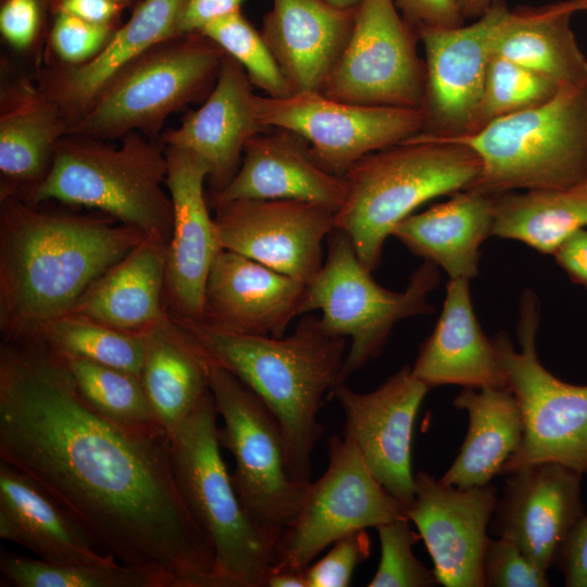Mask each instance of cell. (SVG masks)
<instances>
[{
    "mask_svg": "<svg viewBox=\"0 0 587 587\" xmlns=\"http://www.w3.org/2000/svg\"><path fill=\"white\" fill-rule=\"evenodd\" d=\"M327 457L326 471L310 482L275 549L273 567L305 571L319 553L345 535L405 516L403 507L374 477L353 444L334 435Z\"/></svg>",
    "mask_w": 587,
    "mask_h": 587,
    "instance_id": "obj_12",
    "label": "cell"
},
{
    "mask_svg": "<svg viewBox=\"0 0 587 587\" xmlns=\"http://www.w3.org/2000/svg\"><path fill=\"white\" fill-rule=\"evenodd\" d=\"M0 172L13 185L37 184L48 172L68 123L38 86L21 78L1 90Z\"/></svg>",
    "mask_w": 587,
    "mask_h": 587,
    "instance_id": "obj_32",
    "label": "cell"
},
{
    "mask_svg": "<svg viewBox=\"0 0 587 587\" xmlns=\"http://www.w3.org/2000/svg\"><path fill=\"white\" fill-rule=\"evenodd\" d=\"M167 245L160 235L147 234L88 288L70 313L136 334L167 320Z\"/></svg>",
    "mask_w": 587,
    "mask_h": 587,
    "instance_id": "obj_27",
    "label": "cell"
},
{
    "mask_svg": "<svg viewBox=\"0 0 587 587\" xmlns=\"http://www.w3.org/2000/svg\"><path fill=\"white\" fill-rule=\"evenodd\" d=\"M165 187L173 204L165 304L172 319L200 323L208 277L222 249L204 193L209 168L198 155L180 148L165 147Z\"/></svg>",
    "mask_w": 587,
    "mask_h": 587,
    "instance_id": "obj_18",
    "label": "cell"
},
{
    "mask_svg": "<svg viewBox=\"0 0 587 587\" xmlns=\"http://www.w3.org/2000/svg\"><path fill=\"white\" fill-rule=\"evenodd\" d=\"M559 87L549 78L510 60L492 55L471 133L494 120L549 100Z\"/></svg>",
    "mask_w": 587,
    "mask_h": 587,
    "instance_id": "obj_39",
    "label": "cell"
},
{
    "mask_svg": "<svg viewBox=\"0 0 587 587\" xmlns=\"http://www.w3.org/2000/svg\"><path fill=\"white\" fill-rule=\"evenodd\" d=\"M428 389L404 365L373 391L355 392L345 382L330 390L345 413L344 438L355 446L374 477L404 510L416 491L411 442Z\"/></svg>",
    "mask_w": 587,
    "mask_h": 587,
    "instance_id": "obj_17",
    "label": "cell"
},
{
    "mask_svg": "<svg viewBox=\"0 0 587 587\" xmlns=\"http://www.w3.org/2000/svg\"><path fill=\"white\" fill-rule=\"evenodd\" d=\"M265 587H307L305 571L271 567Z\"/></svg>",
    "mask_w": 587,
    "mask_h": 587,
    "instance_id": "obj_50",
    "label": "cell"
},
{
    "mask_svg": "<svg viewBox=\"0 0 587 587\" xmlns=\"http://www.w3.org/2000/svg\"><path fill=\"white\" fill-rule=\"evenodd\" d=\"M184 2L140 0L96 57L78 65H59L42 75L39 87L60 107L68 128L123 68L177 36L175 25Z\"/></svg>",
    "mask_w": 587,
    "mask_h": 587,
    "instance_id": "obj_25",
    "label": "cell"
},
{
    "mask_svg": "<svg viewBox=\"0 0 587 587\" xmlns=\"http://www.w3.org/2000/svg\"><path fill=\"white\" fill-rule=\"evenodd\" d=\"M587 227V180L559 189L508 191L495 197L491 236L551 254Z\"/></svg>",
    "mask_w": 587,
    "mask_h": 587,
    "instance_id": "obj_34",
    "label": "cell"
},
{
    "mask_svg": "<svg viewBox=\"0 0 587 587\" xmlns=\"http://www.w3.org/2000/svg\"><path fill=\"white\" fill-rule=\"evenodd\" d=\"M553 257L572 282L587 289V229L570 237Z\"/></svg>",
    "mask_w": 587,
    "mask_h": 587,
    "instance_id": "obj_48",
    "label": "cell"
},
{
    "mask_svg": "<svg viewBox=\"0 0 587 587\" xmlns=\"http://www.w3.org/2000/svg\"><path fill=\"white\" fill-rule=\"evenodd\" d=\"M224 55L199 32L168 38L107 84L67 134L112 140L136 132L159 139L168 115L207 98Z\"/></svg>",
    "mask_w": 587,
    "mask_h": 587,
    "instance_id": "obj_8",
    "label": "cell"
},
{
    "mask_svg": "<svg viewBox=\"0 0 587 587\" xmlns=\"http://www.w3.org/2000/svg\"><path fill=\"white\" fill-rule=\"evenodd\" d=\"M140 378L158 423L170 435L209 390L208 359L168 316L145 333Z\"/></svg>",
    "mask_w": 587,
    "mask_h": 587,
    "instance_id": "obj_33",
    "label": "cell"
},
{
    "mask_svg": "<svg viewBox=\"0 0 587 587\" xmlns=\"http://www.w3.org/2000/svg\"><path fill=\"white\" fill-rule=\"evenodd\" d=\"M61 358L83 399L103 417L129 429L164 430L139 375L82 358Z\"/></svg>",
    "mask_w": 587,
    "mask_h": 587,
    "instance_id": "obj_36",
    "label": "cell"
},
{
    "mask_svg": "<svg viewBox=\"0 0 587 587\" xmlns=\"http://www.w3.org/2000/svg\"><path fill=\"white\" fill-rule=\"evenodd\" d=\"M199 33L235 59L245 68L253 86L266 96L286 98L294 93L261 32L253 27L241 10L207 24Z\"/></svg>",
    "mask_w": 587,
    "mask_h": 587,
    "instance_id": "obj_38",
    "label": "cell"
},
{
    "mask_svg": "<svg viewBox=\"0 0 587 587\" xmlns=\"http://www.w3.org/2000/svg\"><path fill=\"white\" fill-rule=\"evenodd\" d=\"M121 139L122 143L113 147L85 136H63L48 172L29 188L28 199L98 209L170 241L173 204L163 188L165 146L136 132Z\"/></svg>",
    "mask_w": 587,
    "mask_h": 587,
    "instance_id": "obj_5",
    "label": "cell"
},
{
    "mask_svg": "<svg viewBox=\"0 0 587 587\" xmlns=\"http://www.w3.org/2000/svg\"><path fill=\"white\" fill-rule=\"evenodd\" d=\"M360 261L344 230L327 237V257L307 284L304 314L321 310V322L332 335L350 338L340 383L377 357L397 322L430 313L428 295L439 283V270L425 261L411 275L403 291L378 285Z\"/></svg>",
    "mask_w": 587,
    "mask_h": 587,
    "instance_id": "obj_10",
    "label": "cell"
},
{
    "mask_svg": "<svg viewBox=\"0 0 587 587\" xmlns=\"http://www.w3.org/2000/svg\"><path fill=\"white\" fill-rule=\"evenodd\" d=\"M25 345H41L60 357L82 358L140 376L145 333L120 330L68 313L45 323L34 341Z\"/></svg>",
    "mask_w": 587,
    "mask_h": 587,
    "instance_id": "obj_35",
    "label": "cell"
},
{
    "mask_svg": "<svg viewBox=\"0 0 587 587\" xmlns=\"http://www.w3.org/2000/svg\"><path fill=\"white\" fill-rule=\"evenodd\" d=\"M124 9L114 0H61L53 13H68L95 24H115Z\"/></svg>",
    "mask_w": 587,
    "mask_h": 587,
    "instance_id": "obj_49",
    "label": "cell"
},
{
    "mask_svg": "<svg viewBox=\"0 0 587 587\" xmlns=\"http://www.w3.org/2000/svg\"><path fill=\"white\" fill-rule=\"evenodd\" d=\"M539 325L537 296L522 294L516 336L520 350L505 332L492 342L505 385L521 409L524 433L521 447L500 474L534 463L557 462L587 473V385H573L551 374L536 352Z\"/></svg>",
    "mask_w": 587,
    "mask_h": 587,
    "instance_id": "obj_11",
    "label": "cell"
},
{
    "mask_svg": "<svg viewBox=\"0 0 587 587\" xmlns=\"http://www.w3.org/2000/svg\"><path fill=\"white\" fill-rule=\"evenodd\" d=\"M416 491L405 516L417 527L445 587H484L482 560L498 500L492 484L460 489L430 474L415 475Z\"/></svg>",
    "mask_w": 587,
    "mask_h": 587,
    "instance_id": "obj_19",
    "label": "cell"
},
{
    "mask_svg": "<svg viewBox=\"0 0 587 587\" xmlns=\"http://www.w3.org/2000/svg\"><path fill=\"white\" fill-rule=\"evenodd\" d=\"M339 10H355L361 0H323Z\"/></svg>",
    "mask_w": 587,
    "mask_h": 587,
    "instance_id": "obj_52",
    "label": "cell"
},
{
    "mask_svg": "<svg viewBox=\"0 0 587 587\" xmlns=\"http://www.w3.org/2000/svg\"><path fill=\"white\" fill-rule=\"evenodd\" d=\"M484 587H548L547 572L511 540L488 537L482 560Z\"/></svg>",
    "mask_w": 587,
    "mask_h": 587,
    "instance_id": "obj_41",
    "label": "cell"
},
{
    "mask_svg": "<svg viewBox=\"0 0 587 587\" xmlns=\"http://www.w3.org/2000/svg\"><path fill=\"white\" fill-rule=\"evenodd\" d=\"M347 191L346 178L321 167L302 136L271 127L247 142L237 173L223 189L210 192L209 202L216 208L237 200L292 199L336 213Z\"/></svg>",
    "mask_w": 587,
    "mask_h": 587,
    "instance_id": "obj_23",
    "label": "cell"
},
{
    "mask_svg": "<svg viewBox=\"0 0 587 587\" xmlns=\"http://www.w3.org/2000/svg\"><path fill=\"white\" fill-rule=\"evenodd\" d=\"M217 240L272 270L309 284L323 261L335 212L302 200H237L214 208Z\"/></svg>",
    "mask_w": 587,
    "mask_h": 587,
    "instance_id": "obj_16",
    "label": "cell"
},
{
    "mask_svg": "<svg viewBox=\"0 0 587 587\" xmlns=\"http://www.w3.org/2000/svg\"><path fill=\"white\" fill-rule=\"evenodd\" d=\"M480 161L467 146L420 133L359 160L345 175L348 191L335 228L350 237L374 271L392 228L426 201L467 189Z\"/></svg>",
    "mask_w": 587,
    "mask_h": 587,
    "instance_id": "obj_4",
    "label": "cell"
},
{
    "mask_svg": "<svg viewBox=\"0 0 587 587\" xmlns=\"http://www.w3.org/2000/svg\"><path fill=\"white\" fill-rule=\"evenodd\" d=\"M495 197L464 189L421 213H412L391 230L410 251L442 268L449 278L478 275L479 249L491 236Z\"/></svg>",
    "mask_w": 587,
    "mask_h": 587,
    "instance_id": "obj_29",
    "label": "cell"
},
{
    "mask_svg": "<svg viewBox=\"0 0 587 587\" xmlns=\"http://www.w3.org/2000/svg\"><path fill=\"white\" fill-rule=\"evenodd\" d=\"M566 587H587V515L571 528L561 545L554 564Z\"/></svg>",
    "mask_w": 587,
    "mask_h": 587,
    "instance_id": "obj_45",
    "label": "cell"
},
{
    "mask_svg": "<svg viewBox=\"0 0 587 587\" xmlns=\"http://www.w3.org/2000/svg\"><path fill=\"white\" fill-rule=\"evenodd\" d=\"M0 323L4 344L34 341L147 235L105 218L41 212L2 197Z\"/></svg>",
    "mask_w": 587,
    "mask_h": 587,
    "instance_id": "obj_2",
    "label": "cell"
},
{
    "mask_svg": "<svg viewBox=\"0 0 587 587\" xmlns=\"http://www.w3.org/2000/svg\"><path fill=\"white\" fill-rule=\"evenodd\" d=\"M208 359V358H207ZM208 384L224 427L221 447L234 457L237 496L273 552L298 513L309 483L289 471L282 428L264 402L237 376L208 359Z\"/></svg>",
    "mask_w": 587,
    "mask_h": 587,
    "instance_id": "obj_9",
    "label": "cell"
},
{
    "mask_svg": "<svg viewBox=\"0 0 587 587\" xmlns=\"http://www.w3.org/2000/svg\"><path fill=\"white\" fill-rule=\"evenodd\" d=\"M371 542L365 529L345 535L328 553L305 569L307 587H347L354 569L370 555Z\"/></svg>",
    "mask_w": 587,
    "mask_h": 587,
    "instance_id": "obj_43",
    "label": "cell"
},
{
    "mask_svg": "<svg viewBox=\"0 0 587 587\" xmlns=\"http://www.w3.org/2000/svg\"><path fill=\"white\" fill-rule=\"evenodd\" d=\"M0 460L151 587H213L214 551L179 489L168 434L103 417L41 345L1 346Z\"/></svg>",
    "mask_w": 587,
    "mask_h": 587,
    "instance_id": "obj_1",
    "label": "cell"
},
{
    "mask_svg": "<svg viewBox=\"0 0 587 587\" xmlns=\"http://www.w3.org/2000/svg\"><path fill=\"white\" fill-rule=\"evenodd\" d=\"M210 389L168 437L184 499L214 551L213 587H265L274 552L235 490L221 454Z\"/></svg>",
    "mask_w": 587,
    "mask_h": 587,
    "instance_id": "obj_7",
    "label": "cell"
},
{
    "mask_svg": "<svg viewBox=\"0 0 587 587\" xmlns=\"http://www.w3.org/2000/svg\"><path fill=\"white\" fill-rule=\"evenodd\" d=\"M305 290L307 284L222 248L208 277L200 323L279 338L304 314Z\"/></svg>",
    "mask_w": 587,
    "mask_h": 587,
    "instance_id": "obj_21",
    "label": "cell"
},
{
    "mask_svg": "<svg viewBox=\"0 0 587 587\" xmlns=\"http://www.w3.org/2000/svg\"><path fill=\"white\" fill-rule=\"evenodd\" d=\"M257 104L266 127L302 136L316 163L340 177L363 157L413 137L424 127L421 109L354 104L316 91L286 98L258 95Z\"/></svg>",
    "mask_w": 587,
    "mask_h": 587,
    "instance_id": "obj_14",
    "label": "cell"
},
{
    "mask_svg": "<svg viewBox=\"0 0 587 587\" xmlns=\"http://www.w3.org/2000/svg\"><path fill=\"white\" fill-rule=\"evenodd\" d=\"M4 582L16 587H151L139 572L115 560L103 563H53L2 550Z\"/></svg>",
    "mask_w": 587,
    "mask_h": 587,
    "instance_id": "obj_37",
    "label": "cell"
},
{
    "mask_svg": "<svg viewBox=\"0 0 587 587\" xmlns=\"http://www.w3.org/2000/svg\"><path fill=\"white\" fill-rule=\"evenodd\" d=\"M42 0H4L0 9V32L16 49L28 48L40 29Z\"/></svg>",
    "mask_w": 587,
    "mask_h": 587,
    "instance_id": "obj_44",
    "label": "cell"
},
{
    "mask_svg": "<svg viewBox=\"0 0 587 587\" xmlns=\"http://www.w3.org/2000/svg\"><path fill=\"white\" fill-rule=\"evenodd\" d=\"M508 9L503 0H494L470 25L416 29L425 51L421 133L454 137L472 132L494 55L495 34Z\"/></svg>",
    "mask_w": 587,
    "mask_h": 587,
    "instance_id": "obj_15",
    "label": "cell"
},
{
    "mask_svg": "<svg viewBox=\"0 0 587 587\" xmlns=\"http://www.w3.org/2000/svg\"><path fill=\"white\" fill-rule=\"evenodd\" d=\"M0 537L53 563H103L96 546L65 510L24 472L0 462Z\"/></svg>",
    "mask_w": 587,
    "mask_h": 587,
    "instance_id": "obj_28",
    "label": "cell"
},
{
    "mask_svg": "<svg viewBox=\"0 0 587 587\" xmlns=\"http://www.w3.org/2000/svg\"><path fill=\"white\" fill-rule=\"evenodd\" d=\"M115 29V24H95L58 12L50 32V45L63 65H78L96 57Z\"/></svg>",
    "mask_w": 587,
    "mask_h": 587,
    "instance_id": "obj_42",
    "label": "cell"
},
{
    "mask_svg": "<svg viewBox=\"0 0 587 587\" xmlns=\"http://www.w3.org/2000/svg\"><path fill=\"white\" fill-rule=\"evenodd\" d=\"M407 516L376 527L380 542V560L370 587H432L438 584L434 571L428 570L413 553L417 540Z\"/></svg>",
    "mask_w": 587,
    "mask_h": 587,
    "instance_id": "obj_40",
    "label": "cell"
},
{
    "mask_svg": "<svg viewBox=\"0 0 587 587\" xmlns=\"http://www.w3.org/2000/svg\"><path fill=\"white\" fill-rule=\"evenodd\" d=\"M172 320L264 402L282 428L291 476L311 482L312 453L323 433L317 416L326 394L340 383L347 338L327 333L321 317L309 313L279 338Z\"/></svg>",
    "mask_w": 587,
    "mask_h": 587,
    "instance_id": "obj_3",
    "label": "cell"
},
{
    "mask_svg": "<svg viewBox=\"0 0 587 587\" xmlns=\"http://www.w3.org/2000/svg\"><path fill=\"white\" fill-rule=\"evenodd\" d=\"M583 473L557 462L522 466L509 474L489 529L513 541L548 572L574 524L584 515Z\"/></svg>",
    "mask_w": 587,
    "mask_h": 587,
    "instance_id": "obj_20",
    "label": "cell"
},
{
    "mask_svg": "<svg viewBox=\"0 0 587 587\" xmlns=\"http://www.w3.org/2000/svg\"><path fill=\"white\" fill-rule=\"evenodd\" d=\"M453 405L466 411L469 428L439 480L460 489L489 484L521 447L524 425L519 403L508 387H483L463 388Z\"/></svg>",
    "mask_w": 587,
    "mask_h": 587,
    "instance_id": "obj_31",
    "label": "cell"
},
{
    "mask_svg": "<svg viewBox=\"0 0 587 587\" xmlns=\"http://www.w3.org/2000/svg\"><path fill=\"white\" fill-rule=\"evenodd\" d=\"M437 138L463 143L478 157L471 189L496 196L577 185L587 180V83L562 85L549 100L473 133Z\"/></svg>",
    "mask_w": 587,
    "mask_h": 587,
    "instance_id": "obj_6",
    "label": "cell"
},
{
    "mask_svg": "<svg viewBox=\"0 0 587 587\" xmlns=\"http://www.w3.org/2000/svg\"><path fill=\"white\" fill-rule=\"evenodd\" d=\"M494 0H455L458 9L465 20L479 17ZM587 7V0H577Z\"/></svg>",
    "mask_w": 587,
    "mask_h": 587,
    "instance_id": "obj_51",
    "label": "cell"
},
{
    "mask_svg": "<svg viewBox=\"0 0 587 587\" xmlns=\"http://www.w3.org/2000/svg\"><path fill=\"white\" fill-rule=\"evenodd\" d=\"M411 370L429 388L507 387L492 339L475 315L469 279L449 278L441 313Z\"/></svg>",
    "mask_w": 587,
    "mask_h": 587,
    "instance_id": "obj_26",
    "label": "cell"
},
{
    "mask_svg": "<svg viewBox=\"0 0 587 587\" xmlns=\"http://www.w3.org/2000/svg\"><path fill=\"white\" fill-rule=\"evenodd\" d=\"M585 10L577 0L508 9L497 27L492 53L559 86L586 84L587 59L571 27L572 15Z\"/></svg>",
    "mask_w": 587,
    "mask_h": 587,
    "instance_id": "obj_30",
    "label": "cell"
},
{
    "mask_svg": "<svg viewBox=\"0 0 587 587\" xmlns=\"http://www.w3.org/2000/svg\"><path fill=\"white\" fill-rule=\"evenodd\" d=\"M355 10L323 0H272L261 34L294 93L321 92L353 29Z\"/></svg>",
    "mask_w": 587,
    "mask_h": 587,
    "instance_id": "obj_24",
    "label": "cell"
},
{
    "mask_svg": "<svg viewBox=\"0 0 587 587\" xmlns=\"http://www.w3.org/2000/svg\"><path fill=\"white\" fill-rule=\"evenodd\" d=\"M60 1L61 0H42L43 4L49 7L52 12L54 11V9L57 8ZM114 1L121 3L122 5L126 8L128 5L135 7L140 0H114Z\"/></svg>",
    "mask_w": 587,
    "mask_h": 587,
    "instance_id": "obj_53",
    "label": "cell"
},
{
    "mask_svg": "<svg viewBox=\"0 0 587 587\" xmlns=\"http://www.w3.org/2000/svg\"><path fill=\"white\" fill-rule=\"evenodd\" d=\"M403 18L419 27L453 28L463 25L455 0H395Z\"/></svg>",
    "mask_w": 587,
    "mask_h": 587,
    "instance_id": "obj_46",
    "label": "cell"
},
{
    "mask_svg": "<svg viewBox=\"0 0 587 587\" xmlns=\"http://www.w3.org/2000/svg\"><path fill=\"white\" fill-rule=\"evenodd\" d=\"M242 1L185 0L176 20V35L199 32L207 24L241 10Z\"/></svg>",
    "mask_w": 587,
    "mask_h": 587,
    "instance_id": "obj_47",
    "label": "cell"
},
{
    "mask_svg": "<svg viewBox=\"0 0 587 587\" xmlns=\"http://www.w3.org/2000/svg\"><path fill=\"white\" fill-rule=\"evenodd\" d=\"M257 97L245 68L225 53L202 105L190 111L179 127L162 133L159 140L198 155L209 168L210 192L218 191L237 173L247 142L270 129L260 120Z\"/></svg>",
    "mask_w": 587,
    "mask_h": 587,
    "instance_id": "obj_22",
    "label": "cell"
},
{
    "mask_svg": "<svg viewBox=\"0 0 587 587\" xmlns=\"http://www.w3.org/2000/svg\"><path fill=\"white\" fill-rule=\"evenodd\" d=\"M395 0H361L350 38L321 93L354 104L421 109L425 63Z\"/></svg>",
    "mask_w": 587,
    "mask_h": 587,
    "instance_id": "obj_13",
    "label": "cell"
}]
</instances>
